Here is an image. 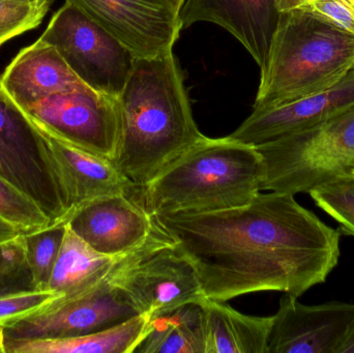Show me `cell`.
Here are the masks:
<instances>
[{
    "mask_svg": "<svg viewBox=\"0 0 354 353\" xmlns=\"http://www.w3.org/2000/svg\"><path fill=\"white\" fill-rule=\"evenodd\" d=\"M155 217L195 267L206 298L218 302L259 292L299 298L324 283L340 258L341 232L288 193H259L226 211Z\"/></svg>",
    "mask_w": 354,
    "mask_h": 353,
    "instance_id": "cell-1",
    "label": "cell"
},
{
    "mask_svg": "<svg viewBox=\"0 0 354 353\" xmlns=\"http://www.w3.org/2000/svg\"><path fill=\"white\" fill-rule=\"evenodd\" d=\"M122 137L113 163L138 188L204 138L174 52L135 59L118 97Z\"/></svg>",
    "mask_w": 354,
    "mask_h": 353,
    "instance_id": "cell-2",
    "label": "cell"
},
{
    "mask_svg": "<svg viewBox=\"0 0 354 353\" xmlns=\"http://www.w3.org/2000/svg\"><path fill=\"white\" fill-rule=\"evenodd\" d=\"M263 178L256 146L205 136L141 189L138 202L153 216L226 211L251 202Z\"/></svg>",
    "mask_w": 354,
    "mask_h": 353,
    "instance_id": "cell-3",
    "label": "cell"
},
{
    "mask_svg": "<svg viewBox=\"0 0 354 353\" xmlns=\"http://www.w3.org/2000/svg\"><path fill=\"white\" fill-rule=\"evenodd\" d=\"M353 70V33L307 8L281 12L254 109L326 90Z\"/></svg>",
    "mask_w": 354,
    "mask_h": 353,
    "instance_id": "cell-4",
    "label": "cell"
},
{
    "mask_svg": "<svg viewBox=\"0 0 354 353\" xmlns=\"http://www.w3.org/2000/svg\"><path fill=\"white\" fill-rule=\"evenodd\" d=\"M161 225L140 246L122 255L100 281L74 296L47 306L4 327L6 340L59 339L109 329L139 315L122 288L126 271L151 251L171 242Z\"/></svg>",
    "mask_w": 354,
    "mask_h": 353,
    "instance_id": "cell-5",
    "label": "cell"
},
{
    "mask_svg": "<svg viewBox=\"0 0 354 353\" xmlns=\"http://www.w3.org/2000/svg\"><path fill=\"white\" fill-rule=\"evenodd\" d=\"M256 149L263 160L261 191L309 193L353 174L354 107Z\"/></svg>",
    "mask_w": 354,
    "mask_h": 353,
    "instance_id": "cell-6",
    "label": "cell"
},
{
    "mask_svg": "<svg viewBox=\"0 0 354 353\" xmlns=\"http://www.w3.org/2000/svg\"><path fill=\"white\" fill-rule=\"evenodd\" d=\"M0 178L22 191L48 216L66 225V187L43 135L3 89L0 77Z\"/></svg>",
    "mask_w": 354,
    "mask_h": 353,
    "instance_id": "cell-7",
    "label": "cell"
},
{
    "mask_svg": "<svg viewBox=\"0 0 354 353\" xmlns=\"http://www.w3.org/2000/svg\"><path fill=\"white\" fill-rule=\"evenodd\" d=\"M39 39L53 46L89 88L120 97L135 57L74 4L66 1Z\"/></svg>",
    "mask_w": 354,
    "mask_h": 353,
    "instance_id": "cell-8",
    "label": "cell"
},
{
    "mask_svg": "<svg viewBox=\"0 0 354 353\" xmlns=\"http://www.w3.org/2000/svg\"><path fill=\"white\" fill-rule=\"evenodd\" d=\"M37 130L114 162L122 137L118 99L80 89L44 97L23 108Z\"/></svg>",
    "mask_w": 354,
    "mask_h": 353,
    "instance_id": "cell-9",
    "label": "cell"
},
{
    "mask_svg": "<svg viewBox=\"0 0 354 353\" xmlns=\"http://www.w3.org/2000/svg\"><path fill=\"white\" fill-rule=\"evenodd\" d=\"M109 33L135 59L172 52L180 33L179 12L167 0H66Z\"/></svg>",
    "mask_w": 354,
    "mask_h": 353,
    "instance_id": "cell-10",
    "label": "cell"
},
{
    "mask_svg": "<svg viewBox=\"0 0 354 353\" xmlns=\"http://www.w3.org/2000/svg\"><path fill=\"white\" fill-rule=\"evenodd\" d=\"M122 288L139 314L149 317L206 298L195 267L174 240L134 263Z\"/></svg>",
    "mask_w": 354,
    "mask_h": 353,
    "instance_id": "cell-11",
    "label": "cell"
},
{
    "mask_svg": "<svg viewBox=\"0 0 354 353\" xmlns=\"http://www.w3.org/2000/svg\"><path fill=\"white\" fill-rule=\"evenodd\" d=\"M354 321V304L307 306L285 294L274 315L268 353H337Z\"/></svg>",
    "mask_w": 354,
    "mask_h": 353,
    "instance_id": "cell-12",
    "label": "cell"
},
{
    "mask_svg": "<svg viewBox=\"0 0 354 353\" xmlns=\"http://www.w3.org/2000/svg\"><path fill=\"white\" fill-rule=\"evenodd\" d=\"M66 224L97 252L111 257L142 245L158 226L155 216L128 195L97 199L73 213Z\"/></svg>",
    "mask_w": 354,
    "mask_h": 353,
    "instance_id": "cell-13",
    "label": "cell"
},
{
    "mask_svg": "<svg viewBox=\"0 0 354 353\" xmlns=\"http://www.w3.org/2000/svg\"><path fill=\"white\" fill-rule=\"evenodd\" d=\"M353 107L354 70L326 90L272 107L254 109L229 137L257 146L309 128Z\"/></svg>",
    "mask_w": 354,
    "mask_h": 353,
    "instance_id": "cell-14",
    "label": "cell"
},
{
    "mask_svg": "<svg viewBox=\"0 0 354 353\" xmlns=\"http://www.w3.org/2000/svg\"><path fill=\"white\" fill-rule=\"evenodd\" d=\"M281 12L277 0H185L179 10L181 28L198 22L226 29L263 70Z\"/></svg>",
    "mask_w": 354,
    "mask_h": 353,
    "instance_id": "cell-15",
    "label": "cell"
},
{
    "mask_svg": "<svg viewBox=\"0 0 354 353\" xmlns=\"http://www.w3.org/2000/svg\"><path fill=\"white\" fill-rule=\"evenodd\" d=\"M51 151L70 200L73 213L102 197L128 195L135 198L140 193L128 176L113 162L68 144L48 133L39 131Z\"/></svg>",
    "mask_w": 354,
    "mask_h": 353,
    "instance_id": "cell-16",
    "label": "cell"
},
{
    "mask_svg": "<svg viewBox=\"0 0 354 353\" xmlns=\"http://www.w3.org/2000/svg\"><path fill=\"white\" fill-rule=\"evenodd\" d=\"M1 83L20 109L50 95L88 87L71 70L59 52L41 39L19 52L4 70Z\"/></svg>",
    "mask_w": 354,
    "mask_h": 353,
    "instance_id": "cell-17",
    "label": "cell"
},
{
    "mask_svg": "<svg viewBox=\"0 0 354 353\" xmlns=\"http://www.w3.org/2000/svg\"><path fill=\"white\" fill-rule=\"evenodd\" d=\"M226 302L206 298L205 353H268L274 316L243 314Z\"/></svg>",
    "mask_w": 354,
    "mask_h": 353,
    "instance_id": "cell-18",
    "label": "cell"
},
{
    "mask_svg": "<svg viewBox=\"0 0 354 353\" xmlns=\"http://www.w3.org/2000/svg\"><path fill=\"white\" fill-rule=\"evenodd\" d=\"M149 316L139 314L109 329L59 339L6 340V353H133Z\"/></svg>",
    "mask_w": 354,
    "mask_h": 353,
    "instance_id": "cell-19",
    "label": "cell"
},
{
    "mask_svg": "<svg viewBox=\"0 0 354 353\" xmlns=\"http://www.w3.org/2000/svg\"><path fill=\"white\" fill-rule=\"evenodd\" d=\"M133 353H205L201 302L149 317L145 336Z\"/></svg>",
    "mask_w": 354,
    "mask_h": 353,
    "instance_id": "cell-20",
    "label": "cell"
},
{
    "mask_svg": "<svg viewBox=\"0 0 354 353\" xmlns=\"http://www.w3.org/2000/svg\"><path fill=\"white\" fill-rule=\"evenodd\" d=\"M122 256L111 257L97 252L66 224L64 240L48 290L59 298L74 296L107 275Z\"/></svg>",
    "mask_w": 354,
    "mask_h": 353,
    "instance_id": "cell-21",
    "label": "cell"
},
{
    "mask_svg": "<svg viewBox=\"0 0 354 353\" xmlns=\"http://www.w3.org/2000/svg\"><path fill=\"white\" fill-rule=\"evenodd\" d=\"M0 218L24 236L51 226L48 216L32 199L2 178H0Z\"/></svg>",
    "mask_w": 354,
    "mask_h": 353,
    "instance_id": "cell-22",
    "label": "cell"
},
{
    "mask_svg": "<svg viewBox=\"0 0 354 353\" xmlns=\"http://www.w3.org/2000/svg\"><path fill=\"white\" fill-rule=\"evenodd\" d=\"M318 207L340 224L341 233L354 236V175L339 176L310 191Z\"/></svg>",
    "mask_w": 354,
    "mask_h": 353,
    "instance_id": "cell-23",
    "label": "cell"
},
{
    "mask_svg": "<svg viewBox=\"0 0 354 353\" xmlns=\"http://www.w3.org/2000/svg\"><path fill=\"white\" fill-rule=\"evenodd\" d=\"M66 225L50 226L25 236L27 256L37 290H48L59 255Z\"/></svg>",
    "mask_w": 354,
    "mask_h": 353,
    "instance_id": "cell-24",
    "label": "cell"
},
{
    "mask_svg": "<svg viewBox=\"0 0 354 353\" xmlns=\"http://www.w3.org/2000/svg\"><path fill=\"white\" fill-rule=\"evenodd\" d=\"M53 0H0V46L37 28Z\"/></svg>",
    "mask_w": 354,
    "mask_h": 353,
    "instance_id": "cell-25",
    "label": "cell"
},
{
    "mask_svg": "<svg viewBox=\"0 0 354 353\" xmlns=\"http://www.w3.org/2000/svg\"><path fill=\"white\" fill-rule=\"evenodd\" d=\"M0 280L10 294L37 290L27 256L24 234L0 242Z\"/></svg>",
    "mask_w": 354,
    "mask_h": 353,
    "instance_id": "cell-26",
    "label": "cell"
},
{
    "mask_svg": "<svg viewBox=\"0 0 354 353\" xmlns=\"http://www.w3.org/2000/svg\"><path fill=\"white\" fill-rule=\"evenodd\" d=\"M59 298L50 290H33L0 296V325L8 327Z\"/></svg>",
    "mask_w": 354,
    "mask_h": 353,
    "instance_id": "cell-27",
    "label": "cell"
},
{
    "mask_svg": "<svg viewBox=\"0 0 354 353\" xmlns=\"http://www.w3.org/2000/svg\"><path fill=\"white\" fill-rule=\"evenodd\" d=\"M299 8L322 15L354 35V0H317Z\"/></svg>",
    "mask_w": 354,
    "mask_h": 353,
    "instance_id": "cell-28",
    "label": "cell"
},
{
    "mask_svg": "<svg viewBox=\"0 0 354 353\" xmlns=\"http://www.w3.org/2000/svg\"><path fill=\"white\" fill-rule=\"evenodd\" d=\"M314 1H317V0H277V6H278L279 10L283 12L303 8Z\"/></svg>",
    "mask_w": 354,
    "mask_h": 353,
    "instance_id": "cell-29",
    "label": "cell"
},
{
    "mask_svg": "<svg viewBox=\"0 0 354 353\" xmlns=\"http://www.w3.org/2000/svg\"><path fill=\"white\" fill-rule=\"evenodd\" d=\"M337 353H354V321L351 329L343 338Z\"/></svg>",
    "mask_w": 354,
    "mask_h": 353,
    "instance_id": "cell-30",
    "label": "cell"
},
{
    "mask_svg": "<svg viewBox=\"0 0 354 353\" xmlns=\"http://www.w3.org/2000/svg\"><path fill=\"white\" fill-rule=\"evenodd\" d=\"M21 234L14 226L8 224L0 218V242H6V240H12Z\"/></svg>",
    "mask_w": 354,
    "mask_h": 353,
    "instance_id": "cell-31",
    "label": "cell"
},
{
    "mask_svg": "<svg viewBox=\"0 0 354 353\" xmlns=\"http://www.w3.org/2000/svg\"><path fill=\"white\" fill-rule=\"evenodd\" d=\"M0 353H6V337H4L3 325H0Z\"/></svg>",
    "mask_w": 354,
    "mask_h": 353,
    "instance_id": "cell-32",
    "label": "cell"
},
{
    "mask_svg": "<svg viewBox=\"0 0 354 353\" xmlns=\"http://www.w3.org/2000/svg\"><path fill=\"white\" fill-rule=\"evenodd\" d=\"M167 1L169 2L170 6H171L174 10L179 12L185 0H167Z\"/></svg>",
    "mask_w": 354,
    "mask_h": 353,
    "instance_id": "cell-33",
    "label": "cell"
},
{
    "mask_svg": "<svg viewBox=\"0 0 354 353\" xmlns=\"http://www.w3.org/2000/svg\"><path fill=\"white\" fill-rule=\"evenodd\" d=\"M8 294H10V292H8V288L4 286V284L2 283L1 280H0V296H8Z\"/></svg>",
    "mask_w": 354,
    "mask_h": 353,
    "instance_id": "cell-34",
    "label": "cell"
},
{
    "mask_svg": "<svg viewBox=\"0 0 354 353\" xmlns=\"http://www.w3.org/2000/svg\"><path fill=\"white\" fill-rule=\"evenodd\" d=\"M353 175H354V173H353Z\"/></svg>",
    "mask_w": 354,
    "mask_h": 353,
    "instance_id": "cell-35",
    "label": "cell"
}]
</instances>
